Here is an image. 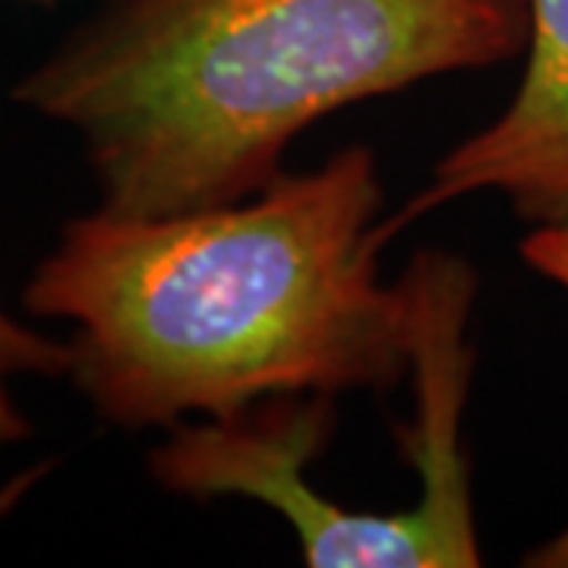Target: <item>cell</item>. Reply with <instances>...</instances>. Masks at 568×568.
Segmentation results:
<instances>
[{"label": "cell", "instance_id": "obj_7", "mask_svg": "<svg viewBox=\"0 0 568 568\" xmlns=\"http://www.w3.org/2000/svg\"><path fill=\"white\" fill-rule=\"evenodd\" d=\"M36 477H39V470H32V474H22V477H17V480H13L10 487L0 489V515H3L7 508L13 506V503H17L22 493H26V489L32 487V480H36Z\"/></svg>", "mask_w": 568, "mask_h": 568}, {"label": "cell", "instance_id": "obj_5", "mask_svg": "<svg viewBox=\"0 0 568 568\" xmlns=\"http://www.w3.org/2000/svg\"><path fill=\"white\" fill-rule=\"evenodd\" d=\"M67 369H70V345L22 325L0 306V446L17 443L29 433L10 383L29 373L61 376Z\"/></svg>", "mask_w": 568, "mask_h": 568}, {"label": "cell", "instance_id": "obj_3", "mask_svg": "<svg viewBox=\"0 0 568 568\" xmlns=\"http://www.w3.org/2000/svg\"><path fill=\"white\" fill-rule=\"evenodd\" d=\"M332 429V395H272L178 426L152 452V477L193 499L244 496L275 508L313 568L480 566L417 506L395 515L351 511L310 487L306 465L323 455Z\"/></svg>", "mask_w": 568, "mask_h": 568}, {"label": "cell", "instance_id": "obj_1", "mask_svg": "<svg viewBox=\"0 0 568 568\" xmlns=\"http://www.w3.org/2000/svg\"><path fill=\"white\" fill-rule=\"evenodd\" d=\"M379 200L373 152L351 145L237 203L99 205L63 227L26 306L77 328L67 373L126 429L395 386L410 369V301L376 272Z\"/></svg>", "mask_w": 568, "mask_h": 568}, {"label": "cell", "instance_id": "obj_2", "mask_svg": "<svg viewBox=\"0 0 568 568\" xmlns=\"http://www.w3.org/2000/svg\"><path fill=\"white\" fill-rule=\"evenodd\" d=\"M528 0H118L17 85L73 130L102 209L237 203L345 108L525 54Z\"/></svg>", "mask_w": 568, "mask_h": 568}, {"label": "cell", "instance_id": "obj_4", "mask_svg": "<svg viewBox=\"0 0 568 568\" xmlns=\"http://www.w3.org/2000/svg\"><path fill=\"white\" fill-rule=\"evenodd\" d=\"M525 73L506 111L458 142L424 190L386 222V246L433 209L499 193L530 224H568V0H528Z\"/></svg>", "mask_w": 568, "mask_h": 568}, {"label": "cell", "instance_id": "obj_6", "mask_svg": "<svg viewBox=\"0 0 568 568\" xmlns=\"http://www.w3.org/2000/svg\"><path fill=\"white\" fill-rule=\"evenodd\" d=\"M521 260L568 294V224H534L521 241ZM528 566L568 568V528L530 552Z\"/></svg>", "mask_w": 568, "mask_h": 568}]
</instances>
